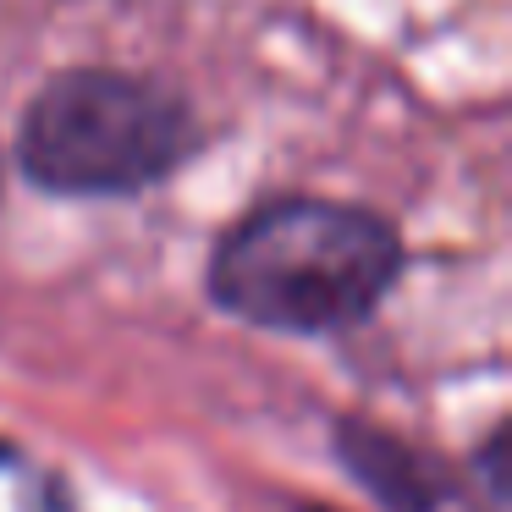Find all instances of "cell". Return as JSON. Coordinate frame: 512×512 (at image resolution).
<instances>
[{
	"mask_svg": "<svg viewBox=\"0 0 512 512\" xmlns=\"http://www.w3.org/2000/svg\"><path fill=\"white\" fill-rule=\"evenodd\" d=\"M0 177H6V160H0Z\"/></svg>",
	"mask_w": 512,
	"mask_h": 512,
	"instance_id": "52a82bcc",
	"label": "cell"
},
{
	"mask_svg": "<svg viewBox=\"0 0 512 512\" xmlns=\"http://www.w3.org/2000/svg\"><path fill=\"white\" fill-rule=\"evenodd\" d=\"M331 457L364 496L380 501V512H446L463 496V474L446 457L419 452L413 441H402L397 430L364 413L331 419Z\"/></svg>",
	"mask_w": 512,
	"mask_h": 512,
	"instance_id": "3957f363",
	"label": "cell"
},
{
	"mask_svg": "<svg viewBox=\"0 0 512 512\" xmlns=\"http://www.w3.org/2000/svg\"><path fill=\"white\" fill-rule=\"evenodd\" d=\"M292 512H336V507H320V501H298Z\"/></svg>",
	"mask_w": 512,
	"mask_h": 512,
	"instance_id": "8992f818",
	"label": "cell"
},
{
	"mask_svg": "<svg viewBox=\"0 0 512 512\" xmlns=\"http://www.w3.org/2000/svg\"><path fill=\"white\" fill-rule=\"evenodd\" d=\"M408 243L397 221L353 199L276 193L243 210L204 265L221 314L276 336H342L397 292Z\"/></svg>",
	"mask_w": 512,
	"mask_h": 512,
	"instance_id": "6da1fadb",
	"label": "cell"
},
{
	"mask_svg": "<svg viewBox=\"0 0 512 512\" xmlns=\"http://www.w3.org/2000/svg\"><path fill=\"white\" fill-rule=\"evenodd\" d=\"M468 479H479V485H485V496H479V501H485V512H507L512 490H507V430H501V424L485 435V446L474 452Z\"/></svg>",
	"mask_w": 512,
	"mask_h": 512,
	"instance_id": "277c9868",
	"label": "cell"
},
{
	"mask_svg": "<svg viewBox=\"0 0 512 512\" xmlns=\"http://www.w3.org/2000/svg\"><path fill=\"white\" fill-rule=\"evenodd\" d=\"M17 463H23V452L12 441H0V468H17Z\"/></svg>",
	"mask_w": 512,
	"mask_h": 512,
	"instance_id": "5b68a950",
	"label": "cell"
},
{
	"mask_svg": "<svg viewBox=\"0 0 512 512\" xmlns=\"http://www.w3.org/2000/svg\"><path fill=\"white\" fill-rule=\"evenodd\" d=\"M204 149L188 94L149 72L67 67L17 116V171L50 199H138Z\"/></svg>",
	"mask_w": 512,
	"mask_h": 512,
	"instance_id": "7a4b0ae2",
	"label": "cell"
}]
</instances>
